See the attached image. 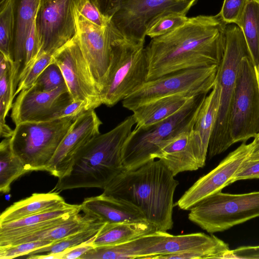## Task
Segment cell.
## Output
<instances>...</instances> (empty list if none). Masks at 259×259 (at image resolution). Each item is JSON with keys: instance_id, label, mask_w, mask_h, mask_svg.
<instances>
[{"instance_id": "44", "label": "cell", "mask_w": 259, "mask_h": 259, "mask_svg": "<svg viewBox=\"0 0 259 259\" xmlns=\"http://www.w3.org/2000/svg\"><path fill=\"white\" fill-rule=\"evenodd\" d=\"M229 258L259 259V245L243 246L231 250Z\"/></svg>"}, {"instance_id": "15", "label": "cell", "mask_w": 259, "mask_h": 259, "mask_svg": "<svg viewBox=\"0 0 259 259\" xmlns=\"http://www.w3.org/2000/svg\"><path fill=\"white\" fill-rule=\"evenodd\" d=\"M76 36L100 94L111 59L110 21L106 27H101L88 20L77 10Z\"/></svg>"}, {"instance_id": "20", "label": "cell", "mask_w": 259, "mask_h": 259, "mask_svg": "<svg viewBox=\"0 0 259 259\" xmlns=\"http://www.w3.org/2000/svg\"><path fill=\"white\" fill-rule=\"evenodd\" d=\"M155 158L160 160L175 177L182 172L199 169L198 152L193 128L164 142Z\"/></svg>"}, {"instance_id": "38", "label": "cell", "mask_w": 259, "mask_h": 259, "mask_svg": "<svg viewBox=\"0 0 259 259\" xmlns=\"http://www.w3.org/2000/svg\"><path fill=\"white\" fill-rule=\"evenodd\" d=\"M247 0H224L218 13L222 21L226 25L235 24L239 20Z\"/></svg>"}, {"instance_id": "7", "label": "cell", "mask_w": 259, "mask_h": 259, "mask_svg": "<svg viewBox=\"0 0 259 259\" xmlns=\"http://www.w3.org/2000/svg\"><path fill=\"white\" fill-rule=\"evenodd\" d=\"M77 117L69 116L15 125L10 144L29 171L45 170Z\"/></svg>"}, {"instance_id": "11", "label": "cell", "mask_w": 259, "mask_h": 259, "mask_svg": "<svg viewBox=\"0 0 259 259\" xmlns=\"http://www.w3.org/2000/svg\"><path fill=\"white\" fill-rule=\"evenodd\" d=\"M79 0H40L35 26L40 45L39 56L53 54L76 32Z\"/></svg>"}, {"instance_id": "4", "label": "cell", "mask_w": 259, "mask_h": 259, "mask_svg": "<svg viewBox=\"0 0 259 259\" xmlns=\"http://www.w3.org/2000/svg\"><path fill=\"white\" fill-rule=\"evenodd\" d=\"M223 58L219 65L216 81L220 90L219 110L208 148L209 158L220 154L233 144L229 133L232 102L240 62L248 49L240 28L235 24H227Z\"/></svg>"}, {"instance_id": "9", "label": "cell", "mask_w": 259, "mask_h": 259, "mask_svg": "<svg viewBox=\"0 0 259 259\" xmlns=\"http://www.w3.org/2000/svg\"><path fill=\"white\" fill-rule=\"evenodd\" d=\"M219 65L175 71L146 81L122 101L124 108L133 111L139 106L170 95L190 93L208 94L215 82Z\"/></svg>"}, {"instance_id": "2", "label": "cell", "mask_w": 259, "mask_h": 259, "mask_svg": "<svg viewBox=\"0 0 259 259\" xmlns=\"http://www.w3.org/2000/svg\"><path fill=\"white\" fill-rule=\"evenodd\" d=\"M174 177L160 160H151L137 169L124 170L102 194L130 202L157 230L166 232L174 226V195L179 184Z\"/></svg>"}, {"instance_id": "22", "label": "cell", "mask_w": 259, "mask_h": 259, "mask_svg": "<svg viewBox=\"0 0 259 259\" xmlns=\"http://www.w3.org/2000/svg\"><path fill=\"white\" fill-rule=\"evenodd\" d=\"M40 1L11 0L13 19L11 58L19 73L24 61L26 41L34 24Z\"/></svg>"}, {"instance_id": "3", "label": "cell", "mask_w": 259, "mask_h": 259, "mask_svg": "<svg viewBox=\"0 0 259 259\" xmlns=\"http://www.w3.org/2000/svg\"><path fill=\"white\" fill-rule=\"evenodd\" d=\"M135 124L133 115H130L110 131L89 140L75 155L68 174L58 179L55 191L82 188L104 189L125 170L121 150Z\"/></svg>"}, {"instance_id": "42", "label": "cell", "mask_w": 259, "mask_h": 259, "mask_svg": "<svg viewBox=\"0 0 259 259\" xmlns=\"http://www.w3.org/2000/svg\"><path fill=\"white\" fill-rule=\"evenodd\" d=\"M88 110H89L88 106L85 101H73L56 113L54 119L69 116L77 117Z\"/></svg>"}, {"instance_id": "6", "label": "cell", "mask_w": 259, "mask_h": 259, "mask_svg": "<svg viewBox=\"0 0 259 259\" xmlns=\"http://www.w3.org/2000/svg\"><path fill=\"white\" fill-rule=\"evenodd\" d=\"M207 95L193 97L178 112L163 120L148 126L135 127L121 150L125 170L137 169L155 159L157 152L164 142L192 129L201 104Z\"/></svg>"}, {"instance_id": "12", "label": "cell", "mask_w": 259, "mask_h": 259, "mask_svg": "<svg viewBox=\"0 0 259 259\" xmlns=\"http://www.w3.org/2000/svg\"><path fill=\"white\" fill-rule=\"evenodd\" d=\"M197 0H127L110 19L124 36L136 41L145 40L147 30L160 15L172 11L188 13Z\"/></svg>"}, {"instance_id": "39", "label": "cell", "mask_w": 259, "mask_h": 259, "mask_svg": "<svg viewBox=\"0 0 259 259\" xmlns=\"http://www.w3.org/2000/svg\"><path fill=\"white\" fill-rule=\"evenodd\" d=\"M77 10L88 20L101 27H106L110 21L105 18L89 0H79Z\"/></svg>"}, {"instance_id": "32", "label": "cell", "mask_w": 259, "mask_h": 259, "mask_svg": "<svg viewBox=\"0 0 259 259\" xmlns=\"http://www.w3.org/2000/svg\"><path fill=\"white\" fill-rule=\"evenodd\" d=\"M104 223L96 222L91 227L67 238L31 252L27 255L49 253L56 254L63 252L90 240L97 235Z\"/></svg>"}, {"instance_id": "26", "label": "cell", "mask_w": 259, "mask_h": 259, "mask_svg": "<svg viewBox=\"0 0 259 259\" xmlns=\"http://www.w3.org/2000/svg\"><path fill=\"white\" fill-rule=\"evenodd\" d=\"M67 204L57 192L33 193L14 203L0 217V224L10 222L41 212L53 210Z\"/></svg>"}, {"instance_id": "5", "label": "cell", "mask_w": 259, "mask_h": 259, "mask_svg": "<svg viewBox=\"0 0 259 259\" xmlns=\"http://www.w3.org/2000/svg\"><path fill=\"white\" fill-rule=\"evenodd\" d=\"M111 25V63L100 94L102 104L109 107L140 87L147 81L148 74L145 40L128 38Z\"/></svg>"}, {"instance_id": "1", "label": "cell", "mask_w": 259, "mask_h": 259, "mask_svg": "<svg viewBox=\"0 0 259 259\" xmlns=\"http://www.w3.org/2000/svg\"><path fill=\"white\" fill-rule=\"evenodd\" d=\"M226 25L218 14L199 15L152 38L145 47L147 81L179 70L219 65L225 50Z\"/></svg>"}, {"instance_id": "16", "label": "cell", "mask_w": 259, "mask_h": 259, "mask_svg": "<svg viewBox=\"0 0 259 259\" xmlns=\"http://www.w3.org/2000/svg\"><path fill=\"white\" fill-rule=\"evenodd\" d=\"M73 101L66 84L50 92L39 91L32 86L19 93L11 117L15 125L53 120L56 113Z\"/></svg>"}, {"instance_id": "28", "label": "cell", "mask_w": 259, "mask_h": 259, "mask_svg": "<svg viewBox=\"0 0 259 259\" xmlns=\"http://www.w3.org/2000/svg\"><path fill=\"white\" fill-rule=\"evenodd\" d=\"M18 73L14 62L0 54V135L10 138L13 132L6 123V117L12 108L18 85Z\"/></svg>"}, {"instance_id": "13", "label": "cell", "mask_w": 259, "mask_h": 259, "mask_svg": "<svg viewBox=\"0 0 259 259\" xmlns=\"http://www.w3.org/2000/svg\"><path fill=\"white\" fill-rule=\"evenodd\" d=\"M53 60L60 67L73 101H85L88 110L102 104L100 91L76 35L53 54Z\"/></svg>"}, {"instance_id": "24", "label": "cell", "mask_w": 259, "mask_h": 259, "mask_svg": "<svg viewBox=\"0 0 259 259\" xmlns=\"http://www.w3.org/2000/svg\"><path fill=\"white\" fill-rule=\"evenodd\" d=\"M220 95V88L215 79L213 88L201 104L193 127L202 167L205 164L209 140L217 118Z\"/></svg>"}, {"instance_id": "45", "label": "cell", "mask_w": 259, "mask_h": 259, "mask_svg": "<svg viewBox=\"0 0 259 259\" xmlns=\"http://www.w3.org/2000/svg\"><path fill=\"white\" fill-rule=\"evenodd\" d=\"M256 80L259 89V63L256 65H254Z\"/></svg>"}, {"instance_id": "29", "label": "cell", "mask_w": 259, "mask_h": 259, "mask_svg": "<svg viewBox=\"0 0 259 259\" xmlns=\"http://www.w3.org/2000/svg\"><path fill=\"white\" fill-rule=\"evenodd\" d=\"M98 222L85 214L77 213L61 223L12 240L3 246L36 240L55 242L87 229Z\"/></svg>"}, {"instance_id": "43", "label": "cell", "mask_w": 259, "mask_h": 259, "mask_svg": "<svg viewBox=\"0 0 259 259\" xmlns=\"http://www.w3.org/2000/svg\"><path fill=\"white\" fill-rule=\"evenodd\" d=\"M95 237L80 245L62 252L61 259L79 258L82 255L96 247L93 242Z\"/></svg>"}, {"instance_id": "30", "label": "cell", "mask_w": 259, "mask_h": 259, "mask_svg": "<svg viewBox=\"0 0 259 259\" xmlns=\"http://www.w3.org/2000/svg\"><path fill=\"white\" fill-rule=\"evenodd\" d=\"M236 25L245 40L250 58L254 64L259 63V0H247Z\"/></svg>"}, {"instance_id": "36", "label": "cell", "mask_w": 259, "mask_h": 259, "mask_svg": "<svg viewBox=\"0 0 259 259\" xmlns=\"http://www.w3.org/2000/svg\"><path fill=\"white\" fill-rule=\"evenodd\" d=\"M53 54H41L19 80L15 97L21 91L31 87L44 69L53 62Z\"/></svg>"}, {"instance_id": "18", "label": "cell", "mask_w": 259, "mask_h": 259, "mask_svg": "<svg viewBox=\"0 0 259 259\" xmlns=\"http://www.w3.org/2000/svg\"><path fill=\"white\" fill-rule=\"evenodd\" d=\"M231 250L228 244L217 237L204 233L184 235L169 234L163 240L147 249L146 256L196 252L205 258H229Z\"/></svg>"}, {"instance_id": "41", "label": "cell", "mask_w": 259, "mask_h": 259, "mask_svg": "<svg viewBox=\"0 0 259 259\" xmlns=\"http://www.w3.org/2000/svg\"><path fill=\"white\" fill-rule=\"evenodd\" d=\"M99 10L100 12L108 20L120 7L127 0H89Z\"/></svg>"}, {"instance_id": "35", "label": "cell", "mask_w": 259, "mask_h": 259, "mask_svg": "<svg viewBox=\"0 0 259 259\" xmlns=\"http://www.w3.org/2000/svg\"><path fill=\"white\" fill-rule=\"evenodd\" d=\"M66 82L59 66L54 62L42 71L32 85L38 91L50 92L63 86Z\"/></svg>"}, {"instance_id": "23", "label": "cell", "mask_w": 259, "mask_h": 259, "mask_svg": "<svg viewBox=\"0 0 259 259\" xmlns=\"http://www.w3.org/2000/svg\"><path fill=\"white\" fill-rule=\"evenodd\" d=\"M165 231L157 230L128 241L111 246L96 247L79 259L143 258L147 249L169 235Z\"/></svg>"}, {"instance_id": "10", "label": "cell", "mask_w": 259, "mask_h": 259, "mask_svg": "<svg viewBox=\"0 0 259 259\" xmlns=\"http://www.w3.org/2000/svg\"><path fill=\"white\" fill-rule=\"evenodd\" d=\"M232 144L247 142L259 134V89L250 55L241 60L229 122Z\"/></svg>"}, {"instance_id": "40", "label": "cell", "mask_w": 259, "mask_h": 259, "mask_svg": "<svg viewBox=\"0 0 259 259\" xmlns=\"http://www.w3.org/2000/svg\"><path fill=\"white\" fill-rule=\"evenodd\" d=\"M259 179V152L252 153L235 176L233 183L241 180Z\"/></svg>"}, {"instance_id": "25", "label": "cell", "mask_w": 259, "mask_h": 259, "mask_svg": "<svg viewBox=\"0 0 259 259\" xmlns=\"http://www.w3.org/2000/svg\"><path fill=\"white\" fill-rule=\"evenodd\" d=\"M195 95L184 93L162 97L142 105L133 111L136 127L150 125L176 113Z\"/></svg>"}, {"instance_id": "34", "label": "cell", "mask_w": 259, "mask_h": 259, "mask_svg": "<svg viewBox=\"0 0 259 259\" xmlns=\"http://www.w3.org/2000/svg\"><path fill=\"white\" fill-rule=\"evenodd\" d=\"M13 30V19L11 0L7 4L0 6V51L11 61Z\"/></svg>"}, {"instance_id": "14", "label": "cell", "mask_w": 259, "mask_h": 259, "mask_svg": "<svg viewBox=\"0 0 259 259\" xmlns=\"http://www.w3.org/2000/svg\"><path fill=\"white\" fill-rule=\"evenodd\" d=\"M255 146L254 140L249 144L242 142L216 167L196 181L175 205L181 209L189 210L202 199L222 191L223 188L233 183L234 177L244 161L253 152Z\"/></svg>"}, {"instance_id": "27", "label": "cell", "mask_w": 259, "mask_h": 259, "mask_svg": "<svg viewBox=\"0 0 259 259\" xmlns=\"http://www.w3.org/2000/svg\"><path fill=\"white\" fill-rule=\"evenodd\" d=\"M157 231L156 227L147 221L106 223L93 242L96 247L114 245Z\"/></svg>"}, {"instance_id": "17", "label": "cell", "mask_w": 259, "mask_h": 259, "mask_svg": "<svg viewBox=\"0 0 259 259\" xmlns=\"http://www.w3.org/2000/svg\"><path fill=\"white\" fill-rule=\"evenodd\" d=\"M102 124L95 109L86 111L77 116L45 171L58 179L67 175L76 154L89 140L100 134Z\"/></svg>"}, {"instance_id": "31", "label": "cell", "mask_w": 259, "mask_h": 259, "mask_svg": "<svg viewBox=\"0 0 259 259\" xmlns=\"http://www.w3.org/2000/svg\"><path fill=\"white\" fill-rule=\"evenodd\" d=\"M21 159L13 152L9 138L0 143V191L9 193L12 183L28 172Z\"/></svg>"}, {"instance_id": "48", "label": "cell", "mask_w": 259, "mask_h": 259, "mask_svg": "<svg viewBox=\"0 0 259 259\" xmlns=\"http://www.w3.org/2000/svg\"><path fill=\"white\" fill-rule=\"evenodd\" d=\"M177 1H179V2H185V1H189V0H177Z\"/></svg>"}, {"instance_id": "46", "label": "cell", "mask_w": 259, "mask_h": 259, "mask_svg": "<svg viewBox=\"0 0 259 259\" xmlns=\"http://www.w3.org/2000/svg\"><path fill=\"white\" fill-rule=\"evenodd\" d=\"M253 140L255 142V146L254 149V150H255L259 148V134L253 138Z\"/></svg>"}, {"instance_id": "8", "label": "cell", "mask_w": 259, "mask_h": 259, "mask_svg": "<svg viewBox=\"0 0 259 259\" xmlns=\"http://www.w3.org/2000/svg\"><path fill=\"white\" fill-rule=\"evenodd\" d=\"M188 219L209 233L223 232L259 217V191L243 194L218 192L190 210Z\"/></svg>"}, {"instance_id": "33", "label": "cell", "mask_w": 259, "mask_h": 259, "mask_svg": "<svg viewBox=\"0 0 259 259\" xmlns=\"http://www.w3.org/2000/svg\"><path fill=\"white\" fill-rule=\"evenodd\" d=\"M187 13L172 11L158 17L149 26L146 35L151 38L165 34L184 24L188 17Z\"/></svg>"}, {"instance_id": "19", "label": "cell", "mask_w": 259, "mask_h": 259, "mask_svg": "<svg viewBox=\"0 0 259 259\" xmlns=\"http://www.w3.org/2000/svg\"><path fill=\"white\" fill-rule=\"evenodd\" d=\"M81 205L67 203L58 209L0 224V246L18 238L61 223L79 213Z\"/></svg>"}, {"instance_id": "21", "label": "cell", "mask_w": 259, "mask_h": 259, "mask_svg": "<svg viewBox=\"0 0 259 259\" xmlns=\"http://www.w3.org/2000/svg\"><path fill=\"white\" fill-rule=\"evenodd\" d=\"M80 205L84 214L104 224L147 221L143 212L133 203L102 194L85 198Z\"/></svg>"}, {"instance_id": "37", "label": "cell", "mask_w": 259, "mask_h": 259, "mask_svg": "<svg viewBox=\"0 0 259 259\" xmlns=\"http://www.w3.org/2000/svg\"><path fill=\"white\" fill-rule=\"evenodd\" d=\"M54 243L50 241L36 240L13 245L0 246V258L11 259L27 255L34 250L51 245Z\"/></svg>"}, {"instance_id": "47", "label": "cell", "mask_w": 259, "mask_h": 259, "mask_svg": "<svg viewBox=\"0 0 259 259\" xmlns=\"http://www.w3.org/2000/svg\"><path fill=\"white\" fill-rule=\"evenodd\" d=\"M259 152V148L254 150L252 153H258Z\"/></svg>"}]
</instances>
